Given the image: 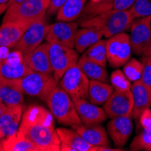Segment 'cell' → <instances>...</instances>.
Instances as JSON below:
<instances>
[{
    "label": "cell",
    "mask_w": 151,
    "mask_h": 151,
    "mask_svg": "<svg viewBox=\"0 0 151 151\" xmlns=\"http://www.w3.org/2000/svg\"><path fill=\"white\" fill-rule=\"evenodd\" d=\"M51 111L32 105L24 111L19 129L36 145L39 151H60L61 141Z\"/></svg>",
    "instance_id": "6da1fadb"
},
{
    "label": "cell",
    "mask_w": 151,
    "mask_h": 151,
    "mask_svg": "<svg viewBox=\"0 0 151 151\" xmlns=\"http://www.w3.org/2000/svg\"><path fill=\"white\" fill-rule=\"evenodd\" d=\"M135 18L129 10L111 9L95 16L91 18L80 22L81 27H98L101 28L106 38L129 30Z\"/></svg>",
    "instance_id": "7a4b0ae2"
},
{
    "label": "cell",
    "mask_w": 151,
    "mask_h": 151,
    "mask_svg": "<svg viewBox=\"0 0 151 151\" xmlns=\"http://www.w3.org/2000/svg\"><path fill=\"white\" fill-rule=\"evenodd\" d=\"M46 104L60 124L70 127L82 124L73 99L60 86L54 88Z\"/></svg>",
    "instance_id": "3957f363"
},
{
    "label": "cell",
    "mask_w": 151,
    "mask_h": 151,
    "mask_svg": "<svg viewBox=\"0 0 151 151\" xmlns=\"http://www.w3.org/2000/svg\"><path fill=\"white\" fill-rule=\"evenodd\" d=\"M24 94L37 97L47 102L51 93L57 86V81L52 73L33 72L16 80Z\"/></svg>",
    "instance_id": "277c9868"
},
{
    "label": "cell",
    "mask_w": 151,
    "mask_h": 151,
    "mask_svg": "<svg viewBox=\"0 0 151 151\" xmlns=\"http://www.w3.org/2000/svg\"><path fill=\"white\" fill-rule=\"evenodd\" d=\"M51 0H25L17 5L10 6L5 12L3 22H34L46 15Z\"/></svg>",
    "instance_id": "5b68a950"
},
{
    "label": "cell",
    "mask_w": 151,
    "mask_h": 151,
    "mask_svg": "<svg viewBox=\"0 0 151 151\" xmlns=\"http://www.w3.org/2000/svg\"><path fill=\"white\" fill-rule=\"evenodd\" d=\"M49 57L52 74L57 81H60L67 70L77 65L80 58L79 52L74 48L53 43L49 44Z\"/></svg>",
    "instance_id": "8992f818"
},
{
    "label": "cell",
    "mask_w": 151,
    "mask_h": 151,
    "mask_svg": "<svg viewBox=\"0 0 151 151\" xmlns=\"http://www.w3.org/2000/svg\"><path fill=\"white\" fill-rule=\"evenodd\" d=\"M107 60L109 66L119 68L125 65L131 58L132 48L128 34L120 33L106 40Z\"/></svg>",
    "instance_id": "52a82bcc"
},
{
    "label": "cell",
    "mask_w": 151,
    "mask_h": 151,
    "mask_svg": "<svg viewBox=\"0 0 151 151\" xmlns=\"http://www.w3.org/2000/svg\"><path fill=\"white\" fill-rule=\"evenodd\" d=\"M49 27L50 24L47 23L46 15L32 22L14 48L20 52L23 55H25L43 43Z\"/></svg>",
    "instance_id": "ba28073f"
},
{
    "label": "cell",
    "mask_w": 151,
    "mask_h": 151,
    "mask_svg": "<svg viewBox=\"0 0 151 151\" xmlns=\"http://www.w3.org/2000/svg\"><path fill=\"white\" fill-rule=\"evenodd\" d=\"M90 79L75 65L71 67L59 81V86L71 96V98L86 99L89 94Z\"/></svg>",
    "instance_id": "9c48e42d"
},
{
    "label": "cell",
    "mask_w": 151,
    "mask_h": 151,
    "mask_svg": "<svg viewBox=\"0 0 151 151\" xmlns=\"http://www.w3.org/2000/svg\"><path fill=\"white\" fill-rule=\"evenodd\" d=\"M129 30L132 52L143 55L151 41V16L134 19Z\"/></svg>",
    "instance_id": "30bf717a"
},
{
    "label": "cell",
    "mask_w": 151,
    "mask_h": 151,
    "mask_svg": "<svg viewBox=\"0 0 151 151\" xmlns=\"http://www.w3.org/2000/svg\"><path fill=\"white\" fill-rule=\"evenodd\" d=\"M79 24L74 22L57 21L50 24L45 41L51 44H59L71 48H74V40Z\"/></svg>",
    "instance_id": "8fae6325"
},
{
    "label": "cell",
    "mask_w": 151,
    "mask_h": 151,
    "mask_svg": "<svg viewBox=\"0 0 151 151\" xmlns=\"http://www.w3.org/2000/svg\"><path fill=\"white\" fill-rule=\"evenodd\" d=\"M133 96L131 90L126 91H113L104 103L108 117L111 119L121 116H131L133 111Z\"/></svg>",
    "instance_id": "7c38bea8"
},
{
    "label": "cell",
    "mask_w": 151,
    "mask_h": 151,
    "mask_svg": "<svg viewBox=\"0 0 151 151\" xmlns=\"http://www.w3.org/2000/svg\"><path fill=\"white\" fill-rule=\"evenodd\" d=\"M24 61V55L18 51L9 52L6 58L0 64V76L17 80L33 73Z\"/></svg>",
    "instance_id": "4fadbf2b"
},
{
    "label": "cell",
    "mask_w": 151,
    "mask_h": 151,
    "mask_svg": "<svg viewBox=\"0 0 151 151\" xmlns=\"http://www.w3.org/2000/svg\"><path fill=\"white\" fill-rule=\"evenodd\" d=\"M108 133L118 147H123L132 133L133 123L131 116L112 118L108 122Z\"/></svg>",
    "instance_id": "5bb4252c"
},
{
    "label": "cell",
    "mask_w": 151,
    "mask_h": 151,
    "mask_svg": "<svg viewBox=\"0 0 151 151\" xmlns=\"http://www.w3.org/2000/svg\"><path fill=\"white\" fill-rule=\"evenodd\" d=\"M61 141V151H98L99 147L87 142L75 130L67 128H57Z\"/></svg>",
    "instance_id": "9a60e30c"
},
{
    "label": "cell",
    "mask_w": 151,
    "mask_h": 151,
    "mask_svg": "<svg viewBox=\"0 0 151 151\" xmlns=\"http://www.w3.org/2000/svg\"><path fill=\"white\" fill-rule=\"evenodd\" d=\"M76 107L77 112L81 118L82 124L94 125L101 124L108 118L105 109L97 106L96 104L89 102L86 99L72 98Z\"/></svg>",
    "instance_id": "2e32d148"
},
{
    "label": "cell",
    "mask_w": 151,
    "mask_h": 151,
    "mask_svg": "<svg viewBox=\"0 0 151 151\" xmlns=\"http://www.w3.org/2000/svg\"><path fill=\"white\" fill-rule=\"evenodd\" d=\"M32 22L8 21L0 26V47L13 48L18 43Z\"/></svg>",
    "instance_id": "e0dca14e"
},
{
    "label": "cell",
    "mask_w": 151,
    "mask_h": 151,
    "mask_svg": "<svg viewBox=\"0 0 151 151\" xmlns=\"http://www.w3.org/2000/svg\"><path fill=\"white\" fill-rule=\"evenodd\" d=\"M24 61L34 72L52 73V68L49 57V44L44 43L24 55Z\"/></svg>",
    "instance_id": "ac0fdd59"
},
{
    "label": "cell",
    "mask_w": 151,
    "mask_h": 151,
    "mask_svg": "<svg viewBox=\"0 0 151 151\" xmlns=\"http://www.w3.org/2000/svg\"><path fill=\"white\" fill-rule=\"evenodd\" d=\"M0 100L6 107L24 106V92L16 80L0 76Z\"/></svg>",
    "instance_id": "d6986e66"
},
{
    "label": "cell",
    "mask_w": 151,
    "mask_h": 151,
    "mask_svg": "<svg viewBox=\"0 0 151 151\" xmlns=\"http://www.w3.org/2000/svg\"><path fill=\"white\" fill-rule=\"evenodd\" d=\"M90 144L96 147H109V140L105 129L101 124L75 125L72 127Z\"/></svg>",
    "instance_id": "ffe728a7"
},
{
    "label": "cell",
    "mask_w": 151,
    "mask_h": 151,
    "mask_svg": "<svg viewBox=\"0 0 151 151\" xmlns=\"http://www.w3.org/2000/svg\"><path fill=\"white\" fill-rule=\"evenodd\" d=\"M24 113V106L6 107L0 116V129H2L5 137L15 134L20 126Z\"/></svg>",
    "instance_id": "44dd1931"
},
{
    "label": "cell",
    "mask_w": 151,
    "mask_h": 151,
    "mask_svg": "<svg viewBox=\"0 0 151 151\" xmlns=\"http://www.w3.org/2000/svg\"><path fill=\"white\" fill-rule=\"evenodd\" d=\"M131 92L134 102L131 117L133 119H139L146 109L151 107V93L140 80L132 83Z\"/></svg>",
    "instance_id": "7402d4cb"
},
{
    "label": "cell",
    "mask_w": 151,
    "mask_h": 151,
    "mask_svg": "<svg viewBox=\"0 0 151 151\" xmlns=\"http://www.w3.org/2000/svg\"><path fill=\"white\" fill-rule=\"evenodd\" d=\"M102 36H104V33L98 27H81L76 32L74 48L79 53H82L89 47L100 41Z\"/></svg>",
    "instance_id": "603a6c76"
},
{
    "label": "cell",
    "mask_w": 151,
    "mask_h": 151,
    "mask_svg": "<svg viewBox=\"0 0 151 151\" xmlns=\"http://www.w3.org/2000/svg\"><path fill=\"white\" fill-rule=\"evenodd\" d=\"M5 151H39L36 145L20 129L4 139Z\"/></svg>",
    "instance_id": "cb8c5ba5"
},
{
    "label": "cell",
    "mask_w": 151,
    "mask_h": 151,
    "mask_svg": "<svg viewBox=\"0 0 151 151\" xmlns=\"http://www.w3.org/2000/svg\"><path fill=\"white\" fill-rule=\"evenodd\" d=\"M87 0H66L56 14L57 21L74 22L81 15Z\"/></svg>",
    "instance_id": "d4e9b609"
},
{
    "label": "cell",
    "mask_w": 151,
    "mask_h": 151,
    "mask_svg": "<svg viewBox=\"0 0 151 151\" xmlns=\"http://www.w3.org/2000/svg\"><path fill=\"white\" fill-rule=\"evenodd\" d=\"M114 91L112 85L108 84L107 82L91 80L89 85V94L88 97L90 101L96 105L104 104L107 100L111 97Z\"/></svg>",
    "instance_id": "484cf974"
},
{
    "label": "cell",
    "mask_w": 151,
    "mask_h": 151,
    "mask_svg": "<svg viewBox=\"0 0 151 151\" xmlns=\"http://www.w3.org/2000/svg\"><path fill=\"white\" fill-rule=\"evenodd\" d=\"M77 65L90 80H96L104 82H107L109 80V75L105 67L93 63L86 58L83 54L79 58Z\"/></svg>",
    "instance_id": "4316f807"
},
{
    "label": "cell",
    "mask_w": 151,
    "mask_h": 151,
    "mask_svg": "<svg viewBox=\"0 0 151 151\" xmlns=\"http://www.w3.org/2000/svg\"><path fill=\"white\" fill-rule=\"evenodd\" d=\"M83 55L93 63L102 67H107V51H106V40L101 39L97 43L89 47L83 53Z\"/></svg>",
    "instance_id": "83f0119b"
},
{
    "label": "cell",
    "mask_w": 151,
    "mask_h": 151,
    "mask_svg": "<svg viewBox=\"0 0 151 151\" xmlns=\"http://www.w3.org/2000/svg\"><path fill=\"white\" fill-rule=\"evenodd\" d=\"M114 0H102L101 2L98 3H91L89 2L83 11H82L81 17H79L81 19L80 22L91 18L95 16L99 15V14H101L103 12L109 11L112 9V4H113Z\"/></svg>",
    "instance_id": "f1b7e54d"
},
{
    "label": "cell",
    "mask_w": 151,
    "mask_h": 151,
    "mask_svg": "<svg viewBox=\"0 0 151 151\" xmlns=\"http://www.w3.org/2000/svg\"><path fill=\"white\" fill-rule=\"evenodd\" d=\"M123 73L130 81L134 82L139 81L143 73V63L132 58L125 65H123Z\"/></svg>",
    "instance_id": "f546056e"
},
{
    "label": "cell",
    "mask_w": 151,
    "mask_h": 151,
    "mask_svg": "<svg viewBox=\"0 0 151 151\" xmlns=\"http://www.w3.org/2000/svg\"><path fill=\"white\" fill-rule=\"evenodd\" d=\"M111 82L113 89L117 91H126L131 90L130 81L121 70H115L111 75Z\"/></svg>",
    "instance_id": "4dcf8cb0"
},
{
    "label": "cell",
    "mask_w": 151,
    "mask_h": 151,
    "mask_svg": "<svg viewBox=\"0 0 151 151\" xmlns=\"http://www.w3.org/2000/svg\"><path fill=\"white\" fill-rule=\"evenodd\" d=\"M129 11L135 19L151 16V0H135Z\"/></svg>",
    "instance_id": "1f68e13d"
},
{
    "label": "cell",
    "mask_w": 151,
    "mask_h": 151,
    "mask_svg": "<svg viewBox=\"0 0 151 151\" xmlns=\"http://www.w3.org/2000/svg\"><path fill=\"white\" fill-rule=\"evenodd\" d=\"M142 63L143 73L140 81L151 93V57L144 56L142 59Z\"/></svg>",
    "instance_id": "d6a6232c"
},
{
    "label": "cell",
    "mask_w": 151,
    "mask_h": 151,
    "mask_svg": "<svg viewBox=\"0 0 151 151\" xmlns=\"http://www.w3.org/2000/svg\"><path fill=\"white\" fill-rule=\"evenodd\" d=\"M135 0H114L112 9L114 10H129Z\"/></svg>",
    "instance_id": "836d02e7"
},
{
    "label": "cell",
    "mask_w": 151,
    "mask_h": 151,
    "mask_svg": "<svg viewBox=\"0 0 151 151\" xmlns=\"http://www.w3.org/2000/svg\"><path fill=\"white\" fill-rule=\"evenodd\" d=\"M65 2H66V0H51L48 10H47V14L50 16L56 15L59 9L62 7V6Z\"/></svg>",
    "instance_id": "e575fe53"
},
{
    "label": "cell",
    "mask_w": 151,
    "mask_h": 151,
    "mask_svg": "<svg viewBox=\"0 0 151 151\" xmlns=\"http://www.w3.org/2000/svg\"><path fill=\"white\" fill-rule=\"evenodd\" d=\"M8 7H9L8 4H1L0 5V16H1L2 14H4L7 10Z\"/></svg>",
    "instance_id": "d590c367"
},
{
    "label": "cell",
    "mask_w": 151,
    "mask_h": 151,
    "mask_svg": "<svg viewBox=\"0 0 151 151\" xmlns=\"http://www.w3.org/2000/svg\"><path fill=\"white\" fill-rule=\"evenodd\" d=\"M24 1H25V0H10V1L8 2V5L10 6H14V5L21 4V3H23Z\"/></svg>",
    "instance_id": "8d00e7d4"
},
{
    "label": "cell",
    "mask_w": 151,
    "mask_h": 151,
    "mask_svg": "<svg viewBox=\"0 0 151 151\" xmlns=\"http://www.w3.org/2000/svg\"><path fill=\"white\" fill-rule=\"evenodd\" d=\"M143 55H144V56H147V57H151V41H150L149 45H148V47L147 48V50H146V52H144Z\"/></svg>",
    "instance_id": "74e56055"
},
{
    "label": "cell",
    "mask_w": 151,
    "mask_h": 151,
    "mask_svg": "<svg viewBox=\"0 0 151 151\" xmlns=\"http://www.w3.org/2000/svg\"><path fill=\"white\" fill-rule=\"evenodd\" d=\"M6 109V106L4 105V103L1 101V100H0V116H1V114L3 113L4 109Z\"/></svg>",
    "instance_id": "f35d334b"
},
{
    "label": "cell",
    "mask_w": 151,
    "mask_h": 151,
    "mask_svg": "<svg viewBox=\"0 0 151 151\" xmlns=\"http://www.w3.org/2000/svg\"><path fill=\"white\" fill-rule=\"evenodd\" d=\"M4 150V139H0V151Z\"/></svg>",
    "instance_id": "ab89813d"
},
{
    "label": "cell",
    "mask_w": 151,
    "mask_h": 151,
    "mask_svg": "<svg viewBox=\"0 0 151 151\" xmlns=\"http://www.w3.org/2000/svg\"><path fill=\"white\" fill-rule=\"evenodd\" d=\"M6 138V137H5V134L3 133V131H2V129H0V139H5Z\"/></svg>",
    "instance_id": "60d3db41"
},
{
    "label": "cell",
    "mask_w": 151,
    "mask_h": 151,
    "mask_svg": "<svg viewBox=\"0 0 151 151\" xmlns=\"http://www.w3.org/2000/svg\"><path fill=\"white\" fill-rule=\"evenodd\" d=\"M10 0H0V5L1 4H8Z\"/></svg>",
    "instance_id": "b9f144b4"
},
{
    "label": "cell",
    "mask_w": 151,
    "mask_h": 151,
    "mask_svg": "<svg viewBox=\"0 0 151 151\" xmlns=\"http://www.w3.org/2000/svg\"><path fill=\"white\" fill-rule=\"evenodd\" d=\"M101 1H102V0H91V3H98V2H101Z\"/></svg>",
    "instance_id": "7bdbcfd3"
}]
</instances>
